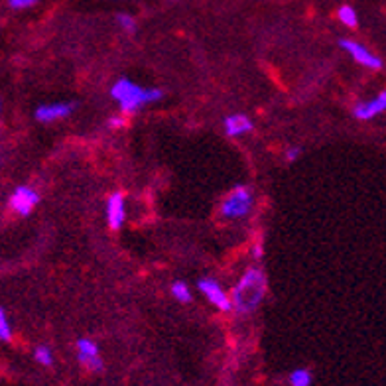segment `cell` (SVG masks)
<instances>
[{"label":"cell","mask_w":386,"mask_h":386,"mask_svg":"<svg viewBox=\"0 0 386 386\" xmlns=\"http://www.w3.org/2000/svg\"><path fill=\"white\" fill-rule=\"evenodd\" d=\"M266 294V276L261 268H248L233 290V307L238 314H250L261 305Z\"/></svg>","instance_id":"cell-1"},{"label":"cell","mask_w":386,"mask_h":386,"mask_svg":"<svg viewBox=\"0 0 386 386\" xmlns=\"http://www.w3.org/2000/svg\"><path fill=\"white\" fill-rule=\"evenodd\" d=\"M110 96L116 101L121 112H124V114H132V112L142 109L144 105L160 101V99L164 96V93H162L160 89H142L140 85L123 77V79H119V81L112 85Z\"/></svg>","instance_id":"cell-2"},{"label":"cell","mask_w":386,"mask_h":386,"mask_svg":"<svg viewBox=\"0 0 386 386\" xmlns=\"http://www.w3.org/2000/svg\"><path fill=\"white\" fill-rule=\"evenodd\" d=\"M252 209V192L247 185H236L221 203V215L225 219H243Z\"/></svg>","instance_id":"cell-3"},{"label":"cell","mask_w":386,"mask_h":386,"mask_svg":"<svg viewBox=\"0 0 386 386\" xmlns=\"http://www.w3.org/2000/svg\"><path fill=\"white\" fill-rule=\"evenodd\" d=\"M197 288L207 298V302L213 303L221 312H231L233 309V298L227 296V292L221 288L219 282L211 280V278H201L197 282Z\"/></svg>","instance_id":"cell-4"},{"label":"cell","mask_w":386,"mask_h":386,"mask_svg":"<svg viewBox=\"0 0 386 386\" xmlns=\"http://www.w3.org/2000/svg\"><path fill=\"white\" fill-rule=\"evenodd\" d=\"M38 203H40V193L32 190V187H28V185L16 187L12 195H10V199H8V207L12 209L14 213H18L22 217L30 215Z\"/></svg>","instance_id":"cell-5"},{"label":"cell","mask_w":386,"mask_h":386,"mask_svg":"<svg viewBox=\"0 0 386 386\" xmlns=\"http://www.w3.org/2000/svg\"><path fill=\"white\" fill-rule=\"evenodd\" d=\"M77 358L87 371L103 372V358L99 357V347L93 339L81 337L77 339Z\"/></svg>","instance_id":"cell-6"},{"label":"cell","mask_w":386,"mask_h":386,"mask_svg":"<svg viewBox=\"0 0 386 386\" xmlns=\"http://www.w3.org/2000/svg\"><path fill=\"white\" fill-rule=\"evenodd\" d=\"M339 45L343 48L347 54L351 55L357 63L360 65H365V68L369 69H380L383 68V61H380V57H376V55L369 52L363 43H358L355 40H341L339 41Z\"/></svg>","instance_id":"cell-7"},{"label":"cell","mask_w":386,"mask_h":386,"mask_svg":"<svg viewBox=\"0 0 386 386\" xmlns=\"http://www.w3.org/2000/svg\"><path fill=\"white\" fill-rule=\"evenodd\" d=\"M73 110H75V103H54V105H41V107H38L36 112H34V116H36L38 123L50 124L65 119Z\"/></svg>","instance_id":"cell-8"},{"label":"cell","mask_w":386,"mask_h":386,"mask_svg":"<svg viewBox=\"0 0 386 386\" xmlns=\"http://www.w3.org/2000/svg\"><path fill=\"white\" fill-rule=\"evenodd\" d=\"M386 110V91L378 93V95L371 99V101H365V103H357L355 109H353V114L358 121H371L376 114L385 112Z\"/></svg>","instance_id":"cell-9"},{"label":"cell","mask_w":386,"mask_h":386,"mask_svg":"<svg viewBox=\"0 0 386 386\" xmlns=\"http://www.w3.org/2000/svg\"><path fill=\"white\" fill-rule=\"evenodd\" d=\"M126 219V205H124V195L121 192L112 193L107 201V221L110 229H121Z\"/></svg>","instance_id":"cell-10"},{"label":"cell","mask_w":386,"mask_h":386,"mask_svg":"<svg viewBox=\"0 0 386 386\" xmlns=\"http://www.w3.org/2000/svg\"><path fill=\"white\" fill-rule=\"evenodd\" d=\"M252 128H254V124H252V121L248 119L247 114L234 112V114H229L225 119V132H227V136H243V134H248Z\"/></svg>","instance_id":"cell-11"},{"label":"cell","mask_w":386,"mask_h":386,"mask_svg":"<svg viewBox=\"0 0 386 386\" xmlns=\"http://www.w3.org/2000/svg\"><path fill=\"white\" fill-rule=\"evenodd\" d=\"M337 18L341 20V24L347 28H357L358 20H357V12H355V8L353 6H349V4H343L339 10H337Z\"/></svg>","instance_id":"cell-12"},{"label":"cell","mask_w":386,"mask_h":386,"mask_svg":"<svg viewBox=\"0 0 386 386\" xmlns=\"http://www.w3.org/2000/svg\"><path fill=\"white\" fill-rule=\"evenodd\" d=\"M170 290H172V296H174L179 303H190L193 300L192 290H190V286H187L185 282H174Z\"/></svg>","instance_id":"cell-13"},{"label":"cell","mask_w":386,"mask_h":386,"mask_svg":"<svg viewBox=\"0 0 386 386\" xmlns=\"http://www.w3.org/2000/svg\"><path fill=\"white\" fill-rule=\"evenodd\" d=\"M290 385L292 386H312V372L307 369H296L290 372Z\"/></svg>","instance_id":"cell-14"},{"label":"cell","mask_w":386,"mask_h":386,"mask_svg":"<svg viewBox=\"0 0 386 386\" xmlns=\"http://www.w3.org/2000/svg\"><path fill=\"white\" fill-rule=\"evenodd\" d=\"M34 358L43 367H52L54 365V355H52L50 347H45V345H40V347L34 349Z\"/></svg>","instance_id":"cell-15"},{"label":"cell","mask_w":386,"mask_h":386,"mask_svg":"<svg viewBox=\"0 0 386 386\" xmlns=\"http://www.w3.org/2000/svg\"><path fill=\"white\" fill-rule=\"evenodd\" d=\"M0 339L2 341H10L12 339V327H10V321H8L4 309H0Z\"/></svg>","instance_id":"cell-16"},{"label":"cell","mask_w":386,"mask_h":386,"mask_svg":"<svg viewBox=\"0 0 386 386\" xmlns=\"http://www.w3.org/2000/svg\"><path fill=\"white\" fill-rule=\"evenodd\" d=\"M116 22H119V26L123 28L126 34H134V32H136V22H134V18L128 16V14H119V16H116Z\"/></svg>","instance_id":"cell-17"},{"label":"cell","mask_w":386,"mask_h":386,"mask_svg":"<svg viewBox=\"0 0 386 386\" xmlns=\"http://www.w3.org/2000/svg\"><path fill=\"white\" fill-rule=\"evenodd\" d=\"M36 2H40V0H8L10 8H14V10H20V8H30V6H34Z\"/></svg>","instance_id":"cell-18"},{"label":"cell","mask_w":386,"mask_h":386,"mask_svg":"<svg viewBox=\"0 0 386 386\" xmlns=\"http://www.w3.org/2000/svg\"><path fill=\"white\" fill-rule=\"evenodd\" d=\"M300 156H302V148H300V146H290L288 152H286V160H288L290 164L296 162Z\"/></svg>","instance_id":"cell-19"},{"label":"cell","mask_w":386,"mask_h":386,"mask_svg":"<svg viewBox=\"0 0 386 386\" xmlns=\"http://www.w3.org/2000/svg\"><path fill=\"white\" fill-rule=\"evenodd\" d=\"M107 124H109V128H119V126H123V121L121 119H110Z\"/></svg>","instance_id":"cell-20"},{"label":"cell","mask_w":386,"mask_h":386,"mask_svg":"<svg viewBox=\"0 0 386 386\" xmlns=\"http://www.w3.org/2000/svg\"><path fill=\"white\" fill-rule=\"evenodd\" d=\"M262 254H264V248H262V245H256V247H254V256H256V258H262Z\"/></svg>","instance_id":"cell-21"}]
</instances>
